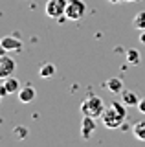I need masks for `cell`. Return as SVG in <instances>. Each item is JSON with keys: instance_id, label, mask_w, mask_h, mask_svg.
I'll return each instance as SVG.
<instances>
[{"instance_id": "1", "label": "cell", "mask_w": 145, "mask_h": 147, "mask_svg": "<svg viewBox=\"0 0 145 147\" xmlns=\"http://www.w3.org/2000/svg\"><path fill=\"white\" fill-rule=\"evenodd\" d=\"M127 119V105L123 101H112L101 114V121L107 129H119Z\"/></svg>"}, {"instance_id": "2", "label": "cell", "mask_w": 145, "mask_h": 147, "mask_svg": "<svg viewBox=\"0 0 145 147\" xmlns=\"http://www.w3.org/2000/svg\"><path fill=\"white\" fill-rule=\"evenodd\" d=\"M105 101L99 96H88L87 99L81 103V114L90 118H101V114L105 112Z\"/></svg>"}, {"instance_id": "3", "label": "cell", "mask_w": 145, "mask_h": 147, "mask_svg": "<svg viewBox=\"0 0 145 147\" xmlns=\"http://www.w3.org/2000/svg\"><path fill=\"white\" fill-rule=\"evenodd\" d=\"M87 13V4L83 0H68L66 6V20H81Z\"/></svg>"}, {"instance_id": "4", "label": "cell", "mask_w": 145, "mask_h": 147, "mask_svg": "<svg viewBox=\"0 0 145 147\" xmlns=\"http://www.w3.org/2000/svg\"><path fill=\"white\" fill-rule=\"evenodd\" d=\"M66 6H68V0H48L46 2V7H44V11H46V15L50 18H61V17H66Z\"/></svg>"}, {"instance_id": "5", "label": "cell", "mask_w": 145, "mask_h": 147, "mask_svg": "<svg viewBox=\"0 0 145 147\" xmlns=\"http://www.w3.org/2000/svg\"><path fill=\"white\" fill-rule=\"evenodd\" d=\"M15 68H17V63L15 59L9 57V55H0V79H6V77H9L15 74Z\"/></svg>"}, {"instance_id": "6", "label": "cell", "mask_w": 145, "mask_h": 147, "mask_svg": "<svg viewBox=\"0 0 145 147\" xmlns=\"http://www.w3.org/2000/svg\"><path fill=\"white\" fill-rule=\"evenodd\" d=\"M94 131H96V118L83 116V119H81V136H83L85 140H88Z\"/></svg>"}, {"instance_id": "7", "label": "cell", "mask_w": 145, "mask_h": 147, "mask_svg": "<svg viewBox=\"0 0 145 147\" xmlns=\"http://www.w3.org/2000/svg\"><path fill=\"white\" fill-rule=\"evenodd\" d=\"M2 44L4 48L9 52H22V40L19 37H13V35H7V37H2Z\"/></svg>"}, {"instance_id": "8", "label": "cell", "mask_w": 145, "mask_h": 147, "mask_svg": "<svg viewBox=\"0 0 145 147\" xmlns=\"http://www.w3.org/2000/svg\"><path fill=\"white\" fill-rule=\"evenodd\" d=\"M19 101L20 103H24V105H28V103H31L35 98H37V92H35V88L31 85H26V86H22V88L19 90Z\"/></svg>"}, {"instance_id": "9", "label": "cell", "mask_w": 145, "mask_h": 147, "mask_svg": "<svg viewBox=\"0 0 145 147\" xmlns=\"http://www.w3.org/2000/svg\"><path fill=\"white\" fill-rule=\"evenodd\" d=\"M105 86H107V90H110L112 94H121L123 92V81L119 79V77H110L107 83H105Z\"/></svg>"}, {"instance_id": "10", "label": "cell", "mask_w": 145, "mask_h": 147, "mask_svg": "<svg viewBox=\"0 0 145 147\" xmlns=\"http://www.w3.org/2000/svg\"><path fill=\"white\" fill-rule=\"evenodd\" d=\"M121 101H123L127 107H138L140 98L134 94L132 90H125V88H123V92H121Z\"/></svg>"}, {"instance_id": "11", "label": "cell", "mask_w": 145, "mask_h": 147, "mask_svg": "<svg viewBox=\"0 0 145 147\" xmlns=\"http://www.w3.org/2000/svg\"><path fill=\"white\" fill-rule=\"evenodd\" d=\"M4 85H6V88H7V92H9V94H19L20 83H19V79H17V77H13V76L6 77V79H4Z\"/></svg>"}, {"instance_id": "12", "label": "cell", "mask_w": 145, "mask_h": 147, "mask_svg": "<svg viewBox=\"0 0 145 147\" xmlns=\"http://www.w3.org/2000/svg\"><path fill=\"white\" fill-rule=\"evenodd\" d=\"M132 134H134L136 140L145 142V119H142V121H138V123H134V127H132Z\"/></svg>"}, {"instance_id": "13", "label": "cell", "mask_w": 145, "mask_h": 147, "mask_svg": "<svg viewBox=\"0 0 145 147\" xmlns=\"http://www.w3.org/2000/svg\"><path fill=\"white\" fill-rule=\"evenodd\" d=\"M53 74H55V64H52V63H44L42 66L39 68V76L42 77V79H48Z\"/></svg>"}, {"instance_id": "14", "label": "cell", "mask_w": 145, "mask_h": 147, "mask_svg": "<svg viewBox=\"0 0 145 147\" xmlns=\"http://www.w3.org/2000/svg\"><path fill=\"white\" fill-rule=\"evenodd\" d=\"M125 57H127V63L129 64H132V66H136V64H140V52L138 50H134V48H130V50H127L125 52Z\"/></svg>"}, {"instance_id": "15", "label": "cell", "mask_w": 145, "mask_h": 147, "mask_svg": "<svg viewBox=\"0 0 145 147\" xmlns=\"http://www.w3.org/2000/svg\"><path fill=\"white\" fill-rule=\"evenodd\" d=\"M132 24H134L136 30H140V31H143V30H145V9L134 15V18H132Z\"/></svg>"}, {"instance_id": "16", "label": "cell", "mask_w": 145, "mask_h": 147, "mask_svg": "<svg viewBox=\"0 0 145 147\" xmlns=\"http://www.w3.org/2000/svg\"><path fill=\"white\" fill-rule=\"evenodd\" d=\"M13 132H15V136L19 138V140H26V138H28V129L26 127H22V125H17L15 129H13Z\"/></svg>"}, {"instance_id": "17", "label": "cell", "mask_w": 145, "mask_h": 147, "mask_svg": "<svg viewBox=\"0 0 145 147\" xmlns=\"http://www.w3.org/2000/svg\"><path fill=\"white\" fill-rule=\"evenodd\" d=\"M138 110H140L142 114H145V98H142V99L138 101Z\"/></svg>"}, {"instance_id": "18", "label": "cell", "mask_w": 145, "mask_h": 147, "mask_svg": "<svg viewBox=\"0 0 145 147\" xmlns=\"http://www.w3.org/2000/svg\"><path fill=\"white\" fill-rule=\"evenodd\" d=\"M7 94H9V92H7V88H6V85H4V83H2V85H0V98H6Z\"/></svg>"}, {"instance_id": "19", "label": "cell", "mask_w": 145, "mask_h": 147, "mask_svg": "<svg viewBox=\"0 0 145 147\" xmlns=\"http://www.w3.org/2000/svg\"><path fill=\"white\" fill-rule=\"evenodd\" d=\"M7 53V50L4 48V44H2V39H0V55H6Z\"/></svg>"}, {"instance_id": "20", "label": "cell", "mask_w": 145, "mask_h": 147, "mask_svg": "<svg viewBox=\"0 0 145 147\" xmlns=\"http://www.w3.org/2000/svg\"><path fill=\"white\" fill-rule=\"evenodd\" d=\"M140 42L145 44V30H143V31H140Z\"/></svg>"}, {"instance_id": "21", "label": "cell", "mask_w": 145, "mask_h": 147, "mask_svg": "<svg viewBox=\"0 0 145 147\" xmlns=\"http://www.w3.org/2000/svg\"><path fill=\"white\" fill-rule=\"evenodd\" d=\"M110 4H121V2H127V0H108Z\"/></svg>"}, {"instance_id": "22", "label": "cell", "mask_w": 145, "mask_h": 147, "mask_svg": "<svg viewBox=\"0 0 145 147\" xmlns=\"http://www.w3.org/2000/svg\"><path fill=\"white\" fill-rule=\"evenodd\" d=\"M127 2H138V0H127Z\"/></svg>"}, {"instance_id": "23", "label": "cell", "mask_w": 145, "mask_h": 147, "mask_svg": "<svg viewBox=\"0 0 145 147\" xmlns=\"http://www.w3.org/2000/svg\"><path fill=\"white\" fill-rule=\"evenodd\" d=\"M0 99H2V98H0Z\"/></svg>"}]
</instances>
